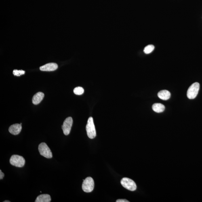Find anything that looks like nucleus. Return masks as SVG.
<instances>
[{
	"label": "nucleus",
	"instance_id": "nucleus-18",
	"mask_svg": "<svg viewBox=\"0 0 202 202\" xmlns=\"http://www.w3.org/2000/svg\"><path fill=\"white\" fill-rule=\"evenodd\" d=\"M117 202H129V201L125 199H119L117 200Z\"/></svg>",
	"mask_w": 202,
	"mask_h": 202
},
{
	"label": "nucleus",
	"instance_id": "nucleus-10",
	"mask_svg": "<svg viewBox=\"0 0 202 202\" xmlns=\"http://www.w3.org/2000/svg\"><path fill=\"white\" fill-rule=\"evenodd\" d=\"M44 97V94L43 93L39 92L36 93L32 98V103L35 105L39 104L43 99Z\"/></svg>",
	"mask_w": 202,
	"mask_h": 202
},
{
	"label": "nucleus",
	"instance_id": "nucleus-16",
	"mask_svg": "<svg viewBox=\"0 0 202 202\" xmlns=\"http://www.w3.org/2000/svg\"><path fill=\"white\" fill-rule=\"evenodd\" d=\"M25 73V72L23 70H13V73L14 76L19 77L21 75H24Z\"/></svg>",
	"mask_w": 202,
	"mask_h": 202
},
{
	"label": "nucleus",
	"instance_id": "nucleus-12",
	"mask_svg": "<svg viewBox=\"0 0 202 202\" xmlns=\"http://www.w3.org/2000/svg\"><path fill=\"white\" fill-rule=\"evenodd\" d=\"M51 201L50 196L48 194H42L37 197L35 202H50Z\"/></svg>",
	"mask_w": 202,
	"mask_h": 202
},
{
	"label": "nucleus",
	"instance_id": "nucleus-2",
	"mask_svg": "<svg viewBox=\"0 0 202 202\" xmlns=\"http://www.w3.org/2000/svg\"><path fill=\"white\" fill-rule=\"evenodd\" d=\"M94 187V183L93 179L88 177L86 178L82 184V189L84 192L88 193L93 191Z\"/></svg>",
	"mask_w": 202,
	"mask_h": 202
},
{
	"label": "nucleus",
	"instance_id": "nucleus-13",
	"mask_svg": "<svg viewBox=\"0 0 202 202\" xmlns=\"http://www.w3.org/2000/svg\"><path fill=\"white\" fill-rule=\"evenodd\" d=\"M152 109L157 113H161L164 111L165 106L161 104H155L152 106Z\"/></svg>",
	"mask_w": 202,
	"mask_h": 202
},
{
	"label": "nucleus",
	"instance_id": "nucleus-17",
	"mask_svg": "<svg viewBox=\"0 0 202 202\" xmlns=\"http://www.w3.org/2000/svg\"><path fill=\"white\" fill-rule=\"evenodd\" d=\"M4 176L5 174L4 173L2 172L1 170H0V179H3Z\"/></svg>",
	"mask_w": 202,
	"mask_h": 202
},
{
	"label": "nucleus",
	"instance_id": "nucleus-9",
	"mask_svg": "<svg viewBox=\"0 0 202 202\" xmlns=\"http://www.w3.org/2000/svg\"><path fill=\"white\" fill-rule=\"evenodd\" d=\"M22 129V126L20 124H16L11 125L9 129V133L14 135H18L20 133Z\"/></svg>",
	"mask_w": 202,
	"mask_h": 202
},
{
	"label": "nucleus",
	"instance_id": "nucleus-11",
	"mask_svg": "<svg viewBox=\"0 0 202 202\" xmlns=\"http://www.w3.org/2000/svg\"><path fill=\"white\" fill-rule=\"evenodd\" d=\"M158 96L161 99L164 100H167L171 97V94L169 91L166 90H162L158 93Z\"/></svg>",
	"mask_w": 202,
	"mask_h": 202
},
{
	"label": "nucleus",
	"instance_id": "nucleus-19",
	"mask_svg": "<svg viewBox=\"0 0 202 202\" xmlns=\"http://www.w3.org/2000/svg\"><path fill=\"white\" fill-rule=\"evenodd\" d=\"M3 202H10V201H8V200H6V201H4Z\"/></svg>",
	"mask_w": 202,
	"mask_h": 202
},
{
	"label": "nucleus",
	"instance_id": "nucleus-4",
	"mask_svg": "<svg viewBox=\"0 0 202 202\" xmlns=\"http://www.w3.org/2000/svg\"><path fill=\"white\" fill-rule=\"evenodd\" d=\"M38 150L40 154L43 157L47 159H51L52 158V152L45 143H42L40 144L38 147Z\"/></svg>",
	"mask_w": 202,
	"mask_h": 202
},
{
	"label": "nucleus",
	"instance_id": "nucleus-7",
	"mask_svg": "<svg viewBox=\"0 0 202 202\" xmlns=\"http://www.w3.org/2000/svg\"><path fill=\"white\" fill-rule=\"evenodd\" d=\"M73 123V119L71 117H68L65 120L62 126V129L64 135L67 136L70 134Z\"/></svg>",
	"mask_w": 202,
	"mask_h": 202
},
{
	"label": "nucleus",
	"instance_id": "nucleus-15",
	"mask_svg": "<svg viewBox=\"0 0 202 202\" xmlns=\"http://www.w3.org/2000/svg\"><path fill=\"white\" fill-rule=\"evenodd\" d=\"M84 89L81 87H77L74 89L73 92L74 94L78 95H81L83 94L84 93Z\"/></svg>",
	"mask_w": 202,
	"mask_h": 202
},
{
	"label": "nucleus",
	"instance_id": "nucleus-1",
	"mask_svg": "<svg viewBox=\"0 0 202 202\" xmlns=\"http://www.w3.org/2000/svg\"><path fill=\"white\" fill-rule=\"evenodd\" d=\"M87 134L89 138L94 139L96 136V129L92 117L89 118L87 121V123L86 127Z\"/></svg>",
	"mask_w": 202,
	"mask_h": 202
},
{
	"label": "nucleus",
	"instance_id": "nucleus-14",
	"mask_svg": "<svg viewBox=\"0 0 202 202\" xmlns=\"http://www.w3.org/2000/svg\"><path fill=\"white\" fill-rule=\"evenodd\" d=\"M154 48H155V47L154 45H148L144 48V52L146 54H150L154 51Z\"/></svg>",
	"mask_w": 202,
	"mask_h": 202
},
{
	"label": "nucleus",
	"instance_id": "nucleus-6",
	"mask_svg": "<svg viewBox=\"0 0 202 202\" xmlns=\"http://www.w3.org/2000/svg\"><path fill=\"white\" fill-rule=\"evenodd\" d=\"M121 183L124 188L130 191H134L136 189V183L131 179L127 178H123L122 179Z\"/></svg>",
	"mask_w": 202,
	"mask_h": 202
},
{
	"label": "nucleus",
	"instance_id": "nucleus-3",
	"mask_svg": "<svg viewBox=\"0 0 202 202\" xmlns=\"http://www.w3.org/2000/svg\"><path fill=\"white\" fill-rule=\"evenodd\" d=\"M199 84L198 83H194L190 86L187 93V96L188 98L193 99L197 97L199 90Z\"/></svg>",
	"mask_w": 202,
	"mask_h": 202
},
{
	"label": "nucleus",
	"instance_id": "nucleus-8",
	"mask_svg": "<svg viewBox=\"0 0 202 202\" xmlns=\"http://www.w3.org/2000/svg\"><path fill=\"white\" fill-rule=\"evenodd\" d=\"M58 65L56 63H49L40 67V69L43 71H53L58 68Z\"/></svg>",
	"mask_w": 202,
	"mask_h": 202
},
{
	"label": "nucleus",
	"instance_id": "nucleus-5",
	"mask_svg": "<svg viewBox=\"0 0 202 202\" xmlns=\"http://www.w3.org/2000/svg\"><path fill=\"white\" fill-rule=\"evenodd\" d=\"M11 164L18 167H23L25 164L24 158L18 155H14L11 156L10 159Z\"/></svg>",
	"mask_w": 202,
	"mask_h": 202
}]
</instances>
